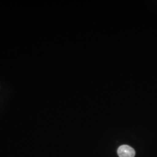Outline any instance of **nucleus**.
I'll return each instance as SVG.
<instances>
[{
	"mask_svg": "<svg viewBox=\"0 0 157 157\" xmlns=\"http://www.w3.org/2000/svg\"><path fill=\"white\" fill-rule=\"evenodd\" d=\"M117 152L119 157H135L136 155L135 150L128 145L120 146Z\"/></svg>",
	"mask_w": 157,
	"mask_h": 157,
	"instance_id": "nucleus-1",
	"label": "nucleus"
}]
</instances>
